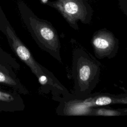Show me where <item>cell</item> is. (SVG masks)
Wrapping results in <instances>:
<instances>
[{
    "mask_svg": "<svg viewBox=\"0 0 127 127\" xmlns=\"http://www.w3.org/2000/svg\"><path fill=\"white\" fill-rule=\"evenodd\" d=\"M101 64L82 47L74 48L72 56L71 76L74 85L72 95L83 97L96 87L101 72Z\"/></svg>",
    "mask_w": 127,
    "mask_h": 127,
    "instance_id": "1",
    "label": "cell"
},
{
    "mask_svg": "<svg viewBox=\"0 0 127 127\" xmlns=\"http://www.w3.org/2000/svg\"><path fill=\"white\" fill-rule=\"evenodd\" d=\"M60 104L59 115L65 116H87L92 108L114 104H127V92L120 94L96 92L83 97H76L70 93L64 97L57 96Z\"/></svg>",
    "mask_w": 127,
    "mask_h": 127,
    "instance_id": "2",
    "label": "cell"
},
{
    "mask_svg": "<svg viewBox=\"0 0 127 127\" xmlns=\"http://www.w3.org/2000/svg\"><path fill=\"white\" fill-rule=\"evenodd\" d=\"M91 44L94 55L98 59L114 58L119 47V40L113 33L105 28L97 31L93 34Z\"/></svg>",
    "mask_w": 127,
    "mask_h": 127,
    "instance_id": "3",
    "label": "cell"
},
{
    "mask_svg": "<svg viewBox=\"0 0 127 127\" xmlns=\"http://www.w3.org/2000/svg\"><path fill=\"white\" fill-rule=\"evenodd\" d=\"M127 115V108L113 109L108 107H98L90 108L87 116H119Z\"/></svg>",
    "mask_w": 127,
    "mask_h": 127,
    "instance_id": "4",
    "label": "cell"
},
{
    "mask_svg": "<svg viewBox=\"0 0 127 127\" xmlns=\"http://www.w3.org/2000/svg\"><path fill=\"white\" fill-rule=\"evenodd\" d=\"M16 51L19 57L24 61H28L31 58V55L28 49L23 45H19L16 47Z\"/></svg>",
    "mask_w": 127,
    "mask_h": 127,
    "instance_id": "5",
    "label": "cell"
},
{
    "mask_svg": "<svg viewBox=\"0 0 127 127\" xmlns=\"http://www.w3.org/2000/svg\"><path fill=\"white\" fill-rule=\"evenodd\" d=\"M10 98H11V97L9 95L0 92V100H8Z\"/></svg>",
    "mask_w": 127,
    "mask_h": 127,
    "instance_id": "6",
    "label": "cell"
},
{
    "mask_svg": "<svg viewBox=\"0 0 127 127\" xmlns=\"http://www.w3.org/2000/svg\"><path fill=\"white\" fill-rule=\"evenodd\" d=\"M6 82V78L5 75L1 72H0V82Z\"/></svg>",
    "mask_w": 127,
    "mask_h": 127,
    "instance_id": "7",
    "label": "cell"
},
{
    "mask_svg": "<svg viewBox=\"0 0 127 127\" xmlns=\"http://www.w3.org/2000/svg\"></svg>",
    "mask_w": 127,
    "mask_h": 127,
    "instance_id": "8",
    "label": "cell"
}]
</instances>
